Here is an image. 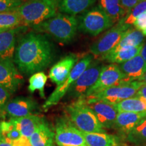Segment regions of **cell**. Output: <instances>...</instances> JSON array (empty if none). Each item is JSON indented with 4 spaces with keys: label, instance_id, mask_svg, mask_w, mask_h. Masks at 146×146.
I'll list each match as a JSON object with an SVG mask.
<instances>
[{
    "label": "cell",
    "instance_id": "4",
    "mask_svg": "<svg viewBox=\"0 0 146 146\" xmlns=\"http://www.w3.org/2000/svg\"><path fill=\"white\" fill-rule=\"evenodd\" d=\"M67 118L79 131L85 133H105L96 115L87 106L84 98L78 99L66 108Z\"/></svg>",
    "mask_w": 146,
    "mask_h": 146
},
{
    "label": "cell",
    "instance_id": "42",
    "mask_svg": "<svg viewBox=\"0 0 146 146\" xmlns=\"http://www.w3.org/2000/svg\"><path fill=\"white\" fill-rule=\"evenodd\" d=\"M142 33H143L144 35V36H146V29H145V30L143 31V32H142Z\"/></svg>",
    "mask_w": 146,
    "mask_h": 146
},
{
    "label": "cell",
    "instance_id": "31",
    "mask_svg": "<svg viewBox=\"0 0 146 146\" xmlns=\"http://www.w3.org/2000/svg\"><path fill=\"white\" fill-rule=\"evenodd\" d=\"M127 135L128 140L133 143L140 144L146 142V118Z\"/></svg>",
    "mask_w": 146,
    "mask_h": 146
},
{
    "label": "cell",
    "instance_id": "25",
    "mask_svg": "<svg viewBox=\"0 0 146 146\" xmlns=\"http://www.w3.org/2000/svg\"><path fill=\"white\" fill-rule=\"evenodd\" d=\"M82 132V131H81ZM88 146H118L116 137L105 133L82 132Z\"/></svg>",
    "mask_w": 146,
    "mask_h": 146
},
{
    "label": "cell",
    "instance_id": "33",
    "mask_svg": "<svg viewBox=\"0 0 146 146\" xmlns=\"http://www.w3.org/2000/svg\"><path fill=\"white\" fill-rule=\"evenodd\" d=\"M12 94L5 87L0 85V117L5 116V108L10 99Z\"/></svg>",
    "mask_w": 146,
    "mask_h": 146
},
{
    "label": "cell",
    "instance_id": "26",
    "mask_svg": "<svg viewBox=\"0 0 146 146\" xmlns=\"http://www.w3.org/2000/svg\"><path fill=\"white\" fill-rule=\"evenodd\" d=\"M143 43L140 46L129 49H122L114 53H110L102 58V59L106 60L112 64H122L132 59L140 54Z\"/></svg>",
    "mask_w": 146,
    "mask_h": 146
},
{
    "label": "cell",
    "instance_id": "18",
    "mask_svg": "<svg viewBox=\"0 0 146 146\" xmlns=\"http://www.w3.org/2000/svg\"><path fill=\"white\" fill-rule=\"evenodd\" d=\"M145 118V113L118 112L114 129L128 135Z\"/></svg>",
    "mask_w": 146,
    "mask_h": 146
},
{
    "label": "cell",
    "instance_id": "21",
    "mask_svg": "<svg viewBox=\"0 0 146 146\" xmlns=\"http://www.w3.org/2000/svg\"><path fill=\"white\" fill-rule=\"evenodd\" d=\"M98 7L114 24H117L127 14L120 0H98Z\"/></svg>",
    "mask_w": 146,
    "mask_h": 146
},
{
    "label": "cell",
    "instance_id": "5",
    "mask_svg": "<svg viewBox=\"0 0 146 146\" xmlns=\"http://www.w3.org/2000/svg\"><path fill=\"white\" fill-rule=\"evenodd\" d=\"M78 31L92 36L98 35L114 25L98 6L85 11L78 18Z\"/></svg>",
    "mask_w": 146,
    "mask_h": 146
},
{
    "label": "cell",
    "instance_id": "41",
    "mask_svg": "<svg viewBox=\"0 0 146 146\" xmlns=\"http://www.w3.org/2000/svg\"><path fill=\"white\" fill-rule=\"evenodd\" d=\"M3 138L4 137H3L2 132H1V128H0V141H1V140H2Z\"/></svg>",
    "mask_w": 146,
    "mask_h": 146
},
{
    "label": "cell",
    "instance_id": "15",
    "mask_svg": "<svg viewBox=\"0 0 146 146\" xmlns=\"http://www.w3.org/2000/svg\"><path fill=\"white\" fill-rule=\"evenodd\" d=\"M119 68L124 75L122 84L139 81L146 72V62L139 54L132 59L120 64Z\"/></svg>",
    "mask_w": 146,
    "mask_h": 146
},
{
    "label": "cell",
    "instance_id": "23",
    "mask_svg": "<svg viewBox=\"0 0 146 146\" xmlns=\"http://www.w3.org/2000/svg\"><path fill=\"white\" fill-rule=\"evenodd\" d=\"M145 36L135 28H129L124 33L118 45L110 53H114L122 49H129L140 46L143 44ZM108 53V54H110Z\"/></svg>",
    "mask_w": 146,
    "mask_h": 146
},
{
    "label": "cell",
    "instance_id": "38",
    "mask_svg": "<svg viewBox=\"0 0 146 146\" xmlns=\"http://www.w3.org/2000/svg\"><path fill=\"white\" fill-rule=\"evenodd\" d=\"M0 146H14V145H13V143H12V141L3 138L2 140L0 141Z\"/></svg>",
    "mask_w": 146,
    "mask_h": 146
},
{
    "label": "cell",
    "instance_id": "36",
    "mask_svg": "<svg viewBox=\"0 0 146 146\" xmlns=\"http://www.w3.org/2000/svg\"><path fill=\"white\" fill-rule=\"evenodd\" d=\"M12 143H13L14 146H32L29 139L23 136L19 139L12 141Z\"/></svg>",
    "mask_w": 146,
    "mask_h": 146
},
{
    "label": "cell",
    "instance_id": "30",
    "mask_svg": "<svg viewBox=\"0 0 146 146\" xmlns=\"http://www.w3.org/2000/svg\"><path fill=\"white\" fill-rule=\"evenodd\" d=\"M0 128H1L3 137L11 141H16L23 137L15 123L12 121V119H10L9 121L1 122Z\"/></svg>",
    "mask_w": 146,
    "mask_h": 146
},
{
    "label": "cell",
    "instance_id": "40",
    "mask_svg": "<svg viewBox=\"0 0 146 146\" xmlns=\"http://www.w3.org/2000/svg\"><path fill=\"white\" fill-rule=\"evenodd\" d=\"M139 81L142 82V83H143L144 85H146V72H145V74H144V75L141 78V79H140Z\"/></svg>",
    "mask_w": 146,
    "mask_h": 146
},
{
    "label": "cell",
    "instance_id": "17",
    "mask_svg": "<svg viewBox=\"0 0 146 146\" xmlns=\"http://www.w3.org/2000/svg\"><path fill=\"white\" fill-rule=\"evenodd\" d=\"M22 30L23 29L21 27L0 32V58L13 59L16 50V37Z\"/></svg>",
    "mask_w": 146,
    "mask_h": 146
},
{
    "label": "cell",
    "instance_id": "13",
    "mask_svg": "<svg viewBox=\"0 0 146 146\" xmlns=\"http://www.w3.org/2000/svg\"><path fill=\"white\" fill-rule=\"evenodd\" d=\"M23 83V78L16 68L13 59L0 58V85L14 94Z\"/></svg>",
    "mask_w": 146,
    "mask_h": 146
},
{
    "label": "cell",
    "instance_id": "16",
    "mask_svg": "<svg viewBox=\"0 0 146 146\" xmlns=\"http://www.w3.org/2000/svg\"><path fill=\"white\" fill-rule=\"evenodd\" d=\"M78 62V57L76 54L67 55L62 59L58 61L50 69L49 78L51 81L60 86L64 82L76 64Z\"/></svg>",
    "mask_w": 146,
    "mask_h": 146
},
{
    "label": "cell",
    "instance_id": "29",
    "mask_svg": "<svg viewBox=\"0 0 146 146\" xmlns=\"http://www.w3.org/2000/svg\"><path fill=\"white\" fill-rule=\"evenodd\" d=\"M47 81V76L44 72L41 71L36 72L35 74H33L29 80V91L31 93H34L35 91H39L40 96L44 98V88Z\"/></svg>",
    "mask_w": 146,
    "mask_h": 146
},
{
    "label": "cell",
    "instance_id": "10",
    "mask_svg": "<svg viewBox=\"0 0 146 146\" xmlns=\"http://www.w3.org/2000/svg\"><path fill=\"white\" fill-rule=\"evenodd\" d=\"M127 27L117 23L91 45L90 52L96 57L103 58L114 48L128 30Z\"/></svg>",
    "mask_w": 146,
    "mask_h": 146
},
{
    "label": "cell",
    "instance_id": "35",
    "mask_svg": "<svg viewBox=\"0 0 146 146\" xmlns=\"http://www.w3.org/2000/svg\"><path fill=\"white\" fill-rule=\"evenodd\" d=\"M120 1L128 13L131 9L134 8L139 2L140 0H120Z\"/></svg>",
    "mask_w": 146,
    "mask_h": 146
},
{
    "label": "cell",
    "instance_id": "28",
    "mask_svg": "<svg viewBox=\"0 0 146 146\" xmlns=\"http://www.w3.org/2000/svg\"><path fill=\"white\" fill-rule=\"evenodd\" d=\"M145 13H146V0H140L139 2L131 9L118 23L129 29L133 25L138 17Z\"/></svg>",
    "mask_w": 146,
    "mask_h": 146
},
{
    "label": "cell",
    "instance_id": "39",
    "mask_svg": "<svg viewBox=\"0 0 146 146\" xmlns=\"http://www.w3.org/2000/svg\"><path fill=\"white\" fill-rule=\"evenodd\" d=\"M140 55H141L142 58H143L144 60L146 62V43H143L141 52H140Z\"/></svg>",
    "mask_w": 146,
    "mask_h": 146
},
{
    "label": "cell",
    "instance_id": "1",
    "mask_svg": "<svg viewBox=\"0 0 146 146\" xmlns=\"http://www.w3.org/2000/svg\"><path fill=\"white\" fill-rule=\"evenodd\" d=\"M55 55L54 45L45 35L31 32L18 41L14 62L21 72L33 75L49 66Z\"/></svg>",
    "mask_w": 146,
    "mask_h": 146
},
{
    "label": "cell",
    "instance_id": "7",
    "mask_svg": "<svg viewBox=\"0 0 146 146\" xmlns=\"http://www.w3.org/2000/svg\"><path fill=\"white\" fill-rule=\"evenodd\" d=\"M55 142L58 146H88L82 132L67 117H59L55 125Z\"/></svg>",
    "mask_w": 146,
    "mask_h": 146
},
{
    "label": "cell",
    "instance_id": "32",
    "mask_svg": "<svg viewBox=\"0 0 146 146\" xmlns=\"http://www.w3.org/2000/svg\"><path fill=\"white\" fill-rule=\"evenodd\" d=\"M23 3L21 0H0V13L15 10Z\"/></svg>",
    "mask_w": 146,
    "mask_h": 146
},
{
    "label": "cell",
    "instance_id": "11",
    "mask_svg": "<svg viewBox=\"0 0 146 146\" xmlns=\"http://www.w3.org/2000/svg\"><path fill=\"white\" fill-rule=\"evenodd\" d=\"M124 75L119 66L116 64H110L104 66L96 84L87 91L85 98L98 94L105 89L122 84Z\"/></svg>",
    "mask_w": 146,
    "mask_h": 146
},
{
    "label": "cell",
    "instance_id": "8",
    "mask_svg": "<svg viewBox=\"0 0 146 146\" xmlns=\"http://www.w3.org/2000/svg\"><path fill=\"white\" fill-rule=\"evenodd\" d=\"M144 84L140 81H135L127 84H120L105 89L99 94L87 97L85 99L101 100L115 105L128 98L135 96L139 89Z\"/></svg>",
    "mask_w": 146,
    "mask_h": 146
},
{
    "label": "cell",
    "instance_id": "6",
    "mask_svg": "<svg viewBox=\"0 0 146 146\" xmlns=\"http://www.w3.org/2000/svg\"><path fill=\"white\" fill-rule=\"evenodd\" d=\"M92 60L93 56L90 54L86 55L81 60H78V62L72 68L66 80L62 85L56 87L54 92L49 96V98L43 104V108L45 111H47L51 107L59 103L63 97H64L65 95L67 94L71 86L75 83L76 80L84 72V71L88 68L89 66L92 62Z\"/></svg>",
    "mask_w": 146,
    "mask_h": 146
},
{
    "label": "cell",
    "instance_id": "12",
    "mask_svg": "<svg viewBox=\"0 0 146 146\" xmlns=\"http://www.w3.org/2000/svg\"><path fill=\"white\" fill-rule=\"evenodd\" d=\"M85 100L87 106L96 115L97 119L104 129H113L116 121L118 111L114 105L101 100Z\"/></svg>",
    "mask_w": 146,
    "mask_h": 146
},
{
    "label": "cell",
    "instance_id": "22",
    "mask_svg": "<svg viewBox=\"0 0 146 146\" xmlns=\"http://www.w3.org/2000/svg\"><path fill=\"white\" fill-rule=\"evenodd\" d=\"M15 123L18 129L23 137L29 139L35 131L36 128L43 121V118L35 114H31L25 117L10 118Z\"/></svg>",
    "mask_w": 146,
    "mask_h": 146
},
{
    "label": "cell",
    "instance_id": "34",
    "mask_svg": "<svg viewBox=\"0 0 146 146\" xmlns=\"http://www.w3.org/2000/svg\"><path fill=\"white\" fill-rule=\"evenodd\" d=\"M133 26L138 31L143 32L146 29V13L142 14L139 17H138L136 21L133 24Z\"/></svg>",
    "mask_w": 146,
    "mask_h": 146
},
{
    "label": "cell",
    "instance_id": "24",
    "mask_svg": "<svg viewBox=\"0 0 146 146\" xmlns=\"http://www.w3.org/2000/svg\"><path fill=\"white\" fill-rule=\"evenodd\" d=\"M118 112L145 113L146 101L142 97L135 96L114 105Z\"/></svg>",
    "mask_w": 146,
    "mask_h": 146
},
{
    "label": "cell",
    "instance_id": "19",
    "mask_svg": "<svg viewBox=\"0 0 146 146\" xmlns=\"http://www.w3.org/2000/svg\"><path fill=\"white\" fill-rule=\"evenodd\" d=\"M96 0H57L58 11L61 13L76 16L89 10Z\"/></svg>",
    "mask_w": 146,
    "mask_h": 146
},
{
    "label": "cell",
    "instance_id": "3",
    "mask_svg": "<svg viewBox=\"0 0 146 146\" xmlns=\"http://www.w3.org/2000/svg\"><path fill=\"white\" fill-rule=\"evenodd\" d=\"M58 10L57 0H29L15 10L25 26L31 27L54 17Z\"/></svg>",
    "mask_w": 146,
    "mask_h": 146
},
{
    "label": "cell",
    "instance_id": "14",
    "mask_svg": "<svg viewBox=\"0 0 146 146\" xmlns=\"http://www.w3.org/2000/svg\"><path fill=\"white\" fill-rule=\"evenodd\" d=\"M38 108L37 102L33 98L18 97L8 102L5 108V113L10 118H21L33 114Z\"/></svg>",
    "mask_w": 146,
    "mask_h": 146
},
{
    "label": "cell",
    "instance_id": "44",
    "mask_svg": "<svg viewBox=\"0 0 146 146\" xmlns=\"http://www.w3.org/2000/svg\"><path fill=\"white\" fill-rule=\"evenodd\" d=\"M21 1H29V0H21Z\"/></svg>",
    "mask_w": 146,
    "mask_h": 146
},
{
    "label": "cell",
    "instance_id": "43",
    "mask_svg": "<svg viewBox=\"0 0 146 146\" xmlns=\"http://www.w3.org/2000/svg\"><path fill=\"white\" fill-rule=\"evenodd\" d=\"M3 30H7V29H0V32L2 31H3Z\"/></svg>",
    "mask_w": 146,
    "mask_h": 146
},
{
    "label": "cell",
    "instance_id": "37",
    "mask_svg": "<svg viewBox=\"0 0 146 146\" xmlns=\"http://www.w3.org/2000/svg\"><path fill=\"white\" fill-rule=\"evenodd\" d=\"M136 96L142 97L143 99H145L146 101V85H143V86L141 87V88L139 89L137 94Z\"/></svg>",
    "mask_w": 146,
    "mask_h": 146
},
{
    "label": "cell",
    "instance_id": "27",
    "mask_svg": "<svg viewBox=\"0 0 146 146\" xmlns=\"http://www.w3.org/2000/svg\"><path fill=\"white\" fill-rule=\"evenodd\" d=\"M25 26L15 10L0 13V29H12Z\"/></svg>",
    "mask_w": 146,
    "mask_h": 146
},
{
    "label": "cell",
    "instance_id": "2",
    "mask_svg": "<svg viewBox=\"0 0 146 146\" xmlns=\"http://www.w3.org/2000/svg\"><path fill=\"white\" fill-rule=\"evenodd\" d=\"M32 28L35 32L49 35L60 43H68L77 33L78 21L76 16L60 13Z\"/></svg>",
    "mask_w": 146,
    "mask_h": 146
},
{
    "label": "cell",
    "instance_id": "20",
    "mask_svg": "<svg viewBox=\"0 0 146 146\" xmlns=\"http://www.w3.org/2000/svg\"><path fill=\"white\" fill-rule=\"evenodd\" d=\"M55 133L43 120L29 138L32 146H54Z\"/></svg>",
    "mask_w": 146,
    "mask_h": 146
},
{
    "label": "cell",
    "instance_id": "9",
    "mask_svg": "<svg viewBox=\"0 0 146 146\" xmlns=\"http://www.w3.org/2000/svg\"><path fill=\"white\" fill-rule=\"evenodd\" d=\"M103 67L104 65L98 62L91 63L88 68L69 89L67 96L70 98L77 100L85 98L87 91L98 81Z\"/></svg>",
    "mask_w": 146,
    "mask_h": 146
}]
</instances>
